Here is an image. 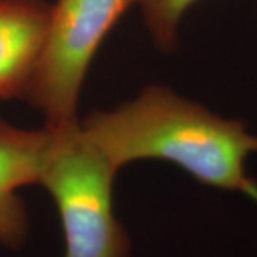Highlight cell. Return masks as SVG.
I'll list each match as a JSON object with an SVG mask.
<instances>
[{"mask_svg":"<svg viewBox=\"0 0 257 257\" xmlns=\"http://www.w3.org/2000/svg\"><path fill=\"white\" fill-rule=\"evenodd\" d=\"M79 130L116 170L139 159H163L200 183L257 202V183L246 172L247 157L257 155L256 135L169 87L149 86L113 110L93 111L79 120Z\"/></svg>","mask_w":257,"mask_h":257,"instance_id":"1","label":"cell"},{"mask_svg":"<svg viewBox=\"0 0 257 257\" xmlns=\"http://www.w3.org/2000/svg\"><path fill=\"white\" fill-rule=\"evenodd\" d=\"M55 132V150L40 184L60 214L64 257H128L130 241L113 211L117 170L83 138L79 121Z\"/></svg>","mask_w":257,"mask_h":257,"instance_id":"2","label":"cell"},{"mask_svg":"<svg viewBox=\"0 0 257 257\" xmlns=\"http://www.w3.org/2000/svg\"><path fill=\"white\" fill-rule=\"evenodd\" d=\"M138 0H56L26 99L47 127L74 126L83 80L103 39Z\"/></svg>","mask_w":257,"mask_h":257,"instance_id":"3","label":"cell"},{"mask_svg":"<svg viewBox=\"0 0 257 257\" xmlns=\"http://www.w3.org/2000/svg\"><path fill=\"white\" fill-rule=\"evenodd\" d=\"M56 146V132L15 127L0 120V243L16 248L28 234L18 189L42 182Z\"/></svg>","mask_w":257,"mask_h":257,"instance_id":"4","label":"cell"},{"mask_svg":"<svg viewBox=\"0 0 257 257\" xmlns=\"http://www.w3.org/2000/svg\"><path fill=\"white\" fill-rule=\"evenodd\" d=\"M50 12L46 0H0V99L26 96Z\"/></svg>","mask_w":257,"mask_h":257,"instance_id":"5","label":"cell"},{"mask_svg":"<svg viewBox=\"0 0 257 257\" xmlns=\"http://www.w3.org/2000/svg\"><path fill=\"white\" fill-rule=\"evenodd\" d=\"M197 0H138L155 43L163 50L173 49L179 23Z\"/></svg>","mask_w":257,"mask_h":257,"instance_id":"6","label":"cell"}]
</instances>
